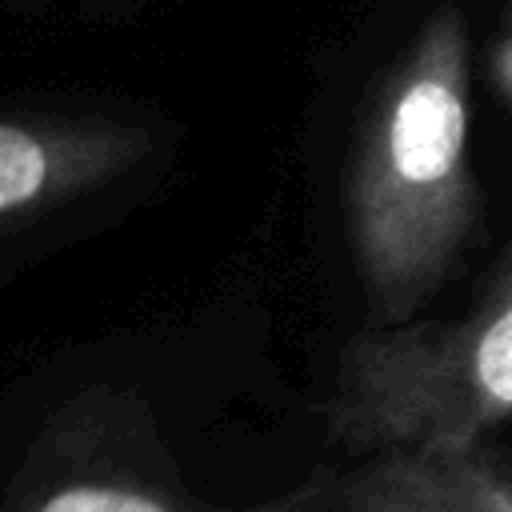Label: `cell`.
<instances>
[{"instance_id":"obj_2","label":"cell","mask_w":512,"mask_h":512,"mask_svg":"<svg viewBox=\"0 0 512 512\" xmlns=\"http://www.w3.org/2000/svg\"><path fill=\"white\" fill-rule=\"evenodd\" d=\"M464 144V108L456 92L436 80H412L388 116L384 132V164L400 188H428L444 180Z\"/></svg>"},{"instance_id":"obj_3","label":"cell","mask_w":512,"mask_h":512,"mask_svg":"<svg viewBox=\"0 0 512 512\" xmlns=\"http://www.w3.org/2000/svg\"><path fill=\"white\" fill-rule=\"evenodd\" d=\"M476 376L496 400L512 404V308L488 328V336L476 352Z\"/></svg>"},{"instance_id":"obj_1","label":"cell","mask_w":512,"mask_h":512,"mask_svg":"<svg viewBox=\"0 0 512 512\" xmlns=\"http://www.w3.org/2000/svg\"><path fill=\"white\" fill-rule=\"evenodd\" d=\"M148 152L140 124L108 116H0V228L108 188Z\"/></svg>"}]
</instances>
